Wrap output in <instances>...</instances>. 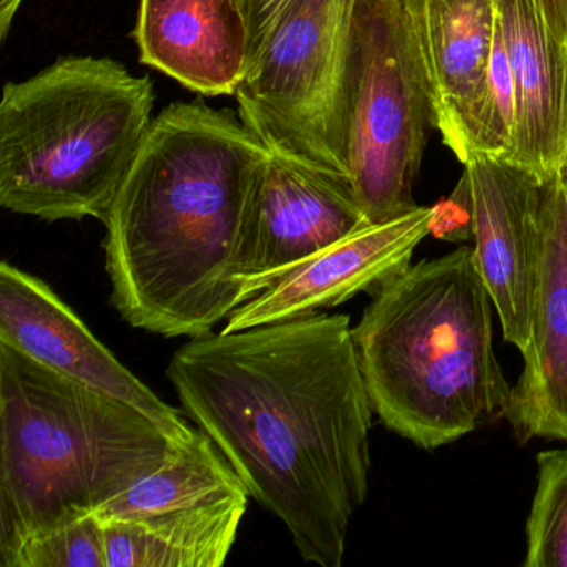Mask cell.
I'll return each mask as SVG.
<instances>
[{"instance_id":"1","label":"cell","mask_w":567,"mask_h":567,"mask_svg":"<svg viewBox=\"0 0 567 567\" xmlns=\"http://www.w3.org/2000/svg\"><path fill=\"white\" fill-rule=\"evenodd\" d=\"M167 377L303 560L340 567L370 486L374 413L350 317L317 311L192 338Z\"/></svg>"},{"instance_id":"2","label":"cell","mask_w":567,"mask_h":567,"mask_svg":"<svg viewBox=\"0 0 567 567\" xmlns=\"http://www.w3.org/2000/svg\"><path fill=\"white\" fill-rule=\"evenodd\" d=\"M270 151L228 112L168 105L102 224L112 305L131 327L204 337L240 307L235 254Z\"/></svg>"},{"instance_id":"3","label":"cell","mask_w":567,"mask_h":567,"mask_svg":"<svg viewBox=\"0 0 567 567\" xmlns=\"http://www.w3.org/2000/svg\"><path fill=\"white\" fill-rule=\"evenodd\" d=\"M371 298L353 340L388 430L436 450L506 416L511 386L494 353V303L473 247L410 265Z\"/></svg>"},{"instance_id":"4","label":"cell","mask_w":567,"mask_h":567,"mask_svg":"<svg viewBox=\"0 0 567 567\" xmlns=\"http://www.w3.org/2000/svg\"><path fill=\"white\" fill-rule=\"evenodd\" d=\"M177 447L127 401L0 341V566L32 537L94 514Z\"/></svg>"},{"instance_id":"5","label":"cell","mask_w":567,"mask_h":567,"mask_svg":"<svg viewBox=\"0 0 567 567\" xmlns=\"http://www.w3.org/2000/svg\"><path fill=\"white\" fill-rule=\"evenodd\" d=\"M154 85L107 58L69 55L0 101V205L48 221L104 220L151 128Z\"/></svg>"},{"instance_id":"6","label":"cell","mask_w":567,"mask_h":567,"mask_svg":"<svg viewBox=\"0 0 567 567\" xmlns=\"http://www.w3.org/2000/svg\"><path fill=\"white\" fill-rule=\"evenodd\" d=\"M433 114L401 0H354L341 92L348 177L370 224L416 208L413 185Z\"/></svg>"},{"instance_id":"7","label":"cell","mask_w":567,"mask_h":567,"mask_svg":"<svg viewBox=\"0 0 567 567\" xmlns=\"http://www.w3.org/2000/svg\"><path fill=\"white\" fill-rule=\"evenodd\" d=\"M354 0H290L235 99L271 152L348 175L341 92Z\"/></svg>"},{"instance_id":"8","label":"cell","mask_w":567,"mask_h":567,"mask_svg":"<svg viewBox=\"0 0 567 567\" xmlns=\"http://www.w3.org/2000/svg\"><path fill=\"white\" fill-rule=\"evenodd\" d=\"M367 225L348 175L270 152L251 182L235 254L240 303Z\"/></svg>"},{"instance_id":"9","label":"cell","mask_w":567,"mask_h":567,"mask_svg":"<svg viewBox=\"0 0 567 567\" xmlns=\"http://www.w3.org/2000/svg\"><path fill=\"white\" fill-rule=\"evenodd\" d=\"M457 187L466 195L477 270L499 315L503 337L529 347L539 267L543 184L507 162L473 154Z\"/></svg>"},{"instance_id":"10","label":"cell","mask_w":567,"mask_h":567,"mask_svg":"<svg viewBox=\"0 0 567 567\" xmlns=\"http://www.w3.org/2000/svg\"><path fill=\"white\" fill-rule=\"evenodd\" d=\"M0 341L38 363L127 401L182 446L197 430L94 337L78 313L41 278L0 265Z\"/></svg>"},{"instance_id":"11","label":"cell","mask_w":567,"mask_h":567,"mask_svg":"<svg viewBox=\"0 0 567 567\" xmlns=\"http://www.w3.org/2000/svg\"><path fill=\"white\" fill-rule=\"evenodd\" d=\"M436 205L416 207L341 238L238 307L224 331L305 317L338 307L364 291L373 293L410 267L417 245L431 235Z\"/></svg>"},{"instance_id":"12","label":"cell","mask_w":567,"mask_h":567,"mask_svg":"<svg viewBox=\"0 0 567 567\" xmlns=\"http://www.w3.org/2000/svg\"><path fill=\"white\" fill-rule=\"evenodd\" d=\"M433 127L461 164L486 91L496 0H401Z\"/></svg>"},{"instance_id":"13","label":"cell","mask_w":567,"mask_h":567,"mask_svg":"<svg viewBox=\"0 0 567 567\" xmlns=\"http://www.w3.org/2000/svg\"><path fill=\"white\" fill-rule=\"evenodd\" d=\"M506 417L520 441H567V177L543 185L529 347Z\"/></svg>"},{"instance_id":"14","label":"cell","mask_w":567,"mask_h":567,"mask_svg":"<svg viewBox=\"0 0 567 567\" xmlns=\"http://www.w3.org/2000/svg\"><path fill=\"white\" fill-rule=\"evenodd\" d=\"M516 84L507 164L547 184L567 171V41L543 0H496Z\"/></svg>"},{"instance_id":"15","label":"cell","mask_w":567,"mask_h":567,"mask_svg":"<svg viewBox=\"0 0 567 567\" xmlns=\"http://www.w3.org/2000/svg\"><path fill=\"white\" fill-rule=\"evenodd\" d=\"M134 38L142 64L205 97H235L250 65L238 0H141Z\"/></svg>"},{"instance_id":"16","label":"cell","mask_w":567,"mask_h":567,"mask_svg":"<svg viewBox=\"0 0 567 567\" xmlns=\"http://www.w3.org/2000/svg\"><path fill=\"white\" fill-rule=\"evenodd\" d=\"M248 496L104 524L107 567H221Z\"/></svg>"},{"instance_id":"17","label":"cell","mask_w":567,"mask_h":567,"mask_svg":"<svg viewBox=\"0 0 567 567\" xmlns=\"http://www.w3.org/2000/svg\"><path fill=\"white\" fill-rule=\"evenodd\" d=\"M238 496H250L244 481L212 437L197 430L157 470L94 514L101 523L131 520Z\"/></svg>"},{"instance_id":"18","label":"cell","mask_w":567,"mask_h":567,"mask_svg":"<svg viewBox=\"0 0 567 567\" xmlns=\"http://www.w3.org/2000/svg\"><path fill=\"white\" fill-rule=\"evenodd\" d=\"M526 567H567V450L537 454V487L526 524Z\"/></svg>"},{"instance_id":"19","label":"cell","mask_w":567,"mask_h":567,"mask_svg":"<svg viewBox=\"0 0 567 567\" xmlns=\"http://www.w3.org/2000/svg\"><path fill=\"white\" fill-rule=\"evenodd\" d=\"M516 84L501 29L499 12L483 104L471 138V155L506 161L516 127Z\"/></svg>"},{"instance_id":"20","label":"cell","mask_w":567,"mask_h":567,"mask_svg":"<svg viewBox=\"0 0 567 567\" xmlns=\"http://www.w3.org/2000/svg\"><path fill=\"white\" fill-rule=\"evenodd\" d=\"M9 567H107L104 524L89 514L39 534L22 544Z\"/></svg>"},{"instance_id":"21","label":"cell","mask_w":567,"mask_h":567,"mask_svg":"<svg viewBox=\"0 0 567 567\" xmlns=\"http://www.w3.org/2000/svg\"><path fill=\"white\" fill-rule=\"evenodd\" d=\"M290 0H238L241 14L248 31V45H250V65L257 59L258 52L264 48L271 28L278 16L287 8ZM248 65V69H250Z\"/></svg>"},{"instance_id":"22","label":"cell","mask_w":567,"mask_h":567,"mask_svg":"<svg viewBox=\"0 0 567 567\" xmlns=\"http://www.w3.org/2000/svg\"><path fill=\"white\" fill-rule=\"evenodd\" d=\"M554 29L567 41V0H543Z\"/></svg>"},{"instance_id":"23","label":"cell","mask_w":567,"mask_h":567,"mask_svg":"<svg viewBox=\"0 0 567 567\" xmlns=\"http://www.w3.org/2000/svg\"><path fill=\"white\" fill-rule=\"evenodd\" d=\"M24 0H0V41L4 42L11 32L12 22Z\"/></svg>"},{"instance_id":"24","label":"cell","mask_w":567,"mask_h":567,"mask_svg":"<svg viewBox=\"0 0 567 567\" xmlns=\"http://www.w3.org/2000/svg\"><path fill=\"white\" fill-rule=\"evenodd\" d=\"M566 177H567V171H566Z\"/></svg>"}]
</instances>
